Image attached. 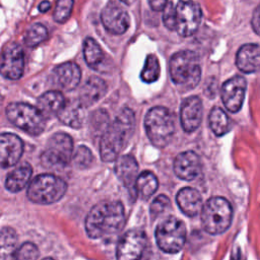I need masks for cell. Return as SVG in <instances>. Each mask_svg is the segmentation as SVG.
<instances>
[{
	"mask_svg": "<svg viewBox=\"0 0 260 260\" xmlns=\"http://www.w3.org/2000/svg\"><path fill=\"white\" fill-rule=\"evenodd\" d=\"M202 11L192 0H180L176 6V30L182 37H190L198 29Z\"/></svg>",
	"mask_w": 260,
	"mask_h": 260,
	"instance_id": "cell-10",
	"label": "cell"
},
{
	"mask_svg": "<svg viewBox=\"0 0 260 260\" xmlns=\"http://www.w3.org/2000/svg\"><path fill=\"white\" fill-rule=\"evenodd\" d=\"M23 152L22 140L13 133L0 134V167L9 168L17 164Z\"/></svg>",
	"mask_w": 260,
	"mask_h": 260,
	"instance_id": "cell-16",
	"label": "cell"
},
{
	"mask_svg": "<svg viewBox=\"0 0 260 260\" xmlns=\"http://www.w3.org/2000/svg\"><path fill=\"white\" fill-rule=\"evenodd\" d=\"M209 126L217 136L224 135L230 128V121L226 113L219 107H214L209 114Z\"/></svg>",
	"mask_w": 260,
	"mask_h": 260,
	"instance_id": "cell-29",
	"label": "cell"
},
{
	"mask_svg": "<svg viewBox=\"0 0 260 260\" xmlns=\"http://www.w3.org/2000/svg\"><path fill=\"white\" fill-rule=\"evenodd\" d=\"M73 164L79 169H86L93 162V155L89 148L84 145L78 146L75 153L72 154Z\"/></svg>",
	"mask_w": 260,
	"mask_h": 260,
	"instance_id": "cell-33",
	"label": "cell"
},
{
	"mask_svg": "<svg viewBox=\"0 0 260 260\" xmlns=\"http://www.w3.org/2000/svg\"><path fill=\"white\" fill-rule=\"evenodd\" d=\"M73 154V140L66 133H55L41 155L42 165L49 169L65 168Z\"/></svg>",
	"mask_w": 260,
	"mask_h": 260,
	"instance_id": "cell-8",
	"label": "cell"
},
{
	"mask_svg": "<svg viewBox=\"0 0 260 260\" xmlns=\"http://www.w3.org/2000/svg\"><path fill=\"white\" fill-rule=\"evenodd\" d=\"M101 20L105 28L114 35L124 34L130 25V18L127 11L113 1H110L102 10Z\"/></svg>",
	"mask_w": 260,
	"mask_h": 260,
	"instance_id": "cell-14",
	"label": "cell"
},
{
	"mask_svg": "<svg viewBox=\"0 0 260 260\" xmlns=\"http://www.w3.org/2000/svg\"><path fill=\"white\" fill-rule=\"evenodd\" d=\"M201 171V161L197 153L188 150L179 153L174 160V172L184 181L194 180Z\"/></svg>",
	"mask_w": 260,
	"mask_h": 260,
	"instance_id": "cell-18",
	"label": "cell"
},
{
	"mask_svg": "<svg viewBox=\"0 0 260 260\" xmlns=\"http://www.w3.org/2000/svg\"><path fill=\"white\" fill-rule=\"evenodd\" d=\"M121 2H123V3H125L126 5H131L132 3H134L136 0H120Z\"/></svg>",
	"mask_w": 260,
	"mask_h": 260,
	"instance_id": "cell-41",
	"label": "cell"
},
{
	"mask_svg": "<svg viewBox=\"0 0 260 260\" xmlns=\"http://www.w3.org/2000/svg\"><path fill=\"white\" fill-rule=\"evenodd\" d=\"M114 171L120 182L127 188L132 197H135V184L138 177V164L136 159L130 154L117 157Z\"/></svg>",
	"mask_w": 260,
	"mask_h": 260,
	"instance_id": "cell-15",
	"label": "cell"
},
{
	"mask_svg": "<svg viewBox=\"0 0 260 260\" xmlns=\"http://www.w3.org/2000/svg\"><path fill=\"white\" fill-rule=\"evenodd\" d=\"M106 91V82L98 76H91L82 85L78 101L84 108H87L100 101L105 95Z\"/></svg>",
	"mask_w": 260,
	"mask_h": 260,
	"instance_id": "cell-20",
	"label": "cell"
},
{
	"mask_svg": "<svg viewBox=\"0 0 260 260\" xmlns=\"http://www.w3.org/2000/svg\"><path fill=\"white\" fill-rule=\"evenodd\" d=\"M135 128V117L131 109L124 108L102 135L100 154L104 161H114L127 145Z\"/></svg>",
	"mask_w": 260,
	"mask_h": 260,
	"instance_id": "cell-1",
	"label": "cell"
},
{
	"mask_svg": "<svg viewBox=\"0 0 260 260\" xmlns=\"http://www.w3.org/2000/svg\"><path fill=\"white\" fill-rule=\"evenodd\" d=\"M84 109L78 100L65 102L57 117L63 124L72 128H79L84 120Z\"/></svg>",
	"mask_w": 260,
	"mask_h": 260,
	"instance_id": "cell-24",
	"label": "cell"
},
{
	"mask_svg": "<svg viewBox=\"0 0 260 260\" xmlns=\"http://www.w3.org/2000/svg\"><path fill=\"white\" fill-rule=\"evenodd\" d=\"M80 78V68L72 62H66L58 65L53 70L54 83L64 90L74 89L79 84Z\"/></svg>",
	"mask_w": 260,
	"mask_h": 260,
	"instance_id": "cell-19",
	"label": "cell"
},
{
	"mask_svg": "<svg viewBox=\"0 0 260 260\" xmlns=\"http://www.w3.org/2000/svg\"><path fill=\"white\" fill-rule=\"evenodd\" d=\"M50 8H51V3H50L49 1H47V0L41 2L40 5H39V10H40L41 12H46V11H48Z\"/></svg>",
	"mask_w": 260,
	"mask_h": 260,
	"instance_id": "cell-40",
	"label": "cell"
},
{
	"mask_svg": "<svg viewBox=\"0 0 260 260\" xmlns=\"http://www.w3.org/2000/svg\"><path fill=\"white\" fill-rule=\"evenodd\" d=\"M124 221V207L120 201H102L86 215L85 231L89 238L100 239L117 233Z\"/></svg>",
	"mask_w": 260,
	"mask_h": 260,
	"instance_id": "cell-2",
	"label": "cell"
},
{
	"mask_svg": "<svg viewBox=\"0 0 260 260\" xmlns=\"http://www.w3.org/2000/svg\"><path fill=\"white\" fill-rule=\"evenodd\" d=\"M202 114L203 107L201 100L196 95L187 98L182 103L180 112V120L183 130L187 133L195 131L201 123Z\"/></svg>",
	"mask_w": 260,
	"mask_h": 260,
	"instance_id": "cell-17",
	"label": "cell"
},
{
	"mask_svg": "<svg viewBox=\"0 0 260 260\" xmlns=\"http://www.w3.org/2000/svg\"><path fill=\"white\" fill-rule=\"evenodd\" d=\"M158 187V181L155 175L149 171H144L138 175L135 189L136 194H139L142 198L150 197Z\"/></svg>",
	"mask_w": 260,
	"mask_h": 260,
	"instance_id": "cell-28",
	"label": "cell"
},
{
	"mask_svg": "<svg viewBox=\"0 0 260 260\" xmlns=\"http://www.w3.org/2000/svg\"><path fill=\"white\" fill-rule=\"evenodd\" d=\"M176 200L182 212L188 216H196L202 209V197L200 193L194 188H182L178 192Z\"/></svg>",
	"mask_w": 260,
	"mask_h": 260,
	"instance_id": "cell-21",
	"label": "cell"
},
{
	"mask_svg": "<svg viewBox=\"0 0 260 260\" xmlns=\"http://www.w3.org/2000/svg\"><path fill=\"white\" fill-rule=\"evenodd\" d=\"M260 15H259V7H256L253 17H252V26L255 30L256 34H259V25H260V21H259Z\"/></svg>",
	"mask_w": 260,
	"mask_h": 260,
	"instance_id": "cell-38",
	"label": "cell"
},
{
	"mask_svg": "<svg viewBox=\"0 0 260 260\" xmlns=\"http://www.w3.org/2000/svg\"><path fill=\"white\" fill-rule=\"evenodd\" d=\"M171 206V202L168 196L166 195H158L156 196L151 204H150V215L151 218H156L158 217L160 214L165 213Z\"/></svg>",
	"mask_w": 260,
	"mask_h": 260,
	"instance_id": "cell-34",
	"label": "cell"
},
{
	"mask_svg": "<svg viewBox=\"0 0 260 260\" xmlns=\"http://www.w3.org/2000/svg\"><path fill=\"white\" fill-rule=\"evenodd\" d=\"M202 226L208 234L218 235L229 229L233 218V207L223 197L209 198L201 209Z\"/></svg>",
	"mask_w": 260,
	"mask_h": 260,
	"instance_id": "cell-5",
	"label": "cell"
},
{
	"mask_svg": "<svg viewBox=\"0 0 260 260\" xmlns=\"http://www.w3.org/2000/svg\"><path fill=\"white\" fill-rule=\"evenodd\" d=\"M83 56L86 64L93 70H100L106 57L100 45L92 38H86L84 40Z\"/></svg>",
	"mask_w": 260,
	"mask_h": 260,
	"instance_id": "cell-27",
	"label": "cell"
},
{
	"mask_svg": "<svg viewBox=\"0 0 260 260\" xmlns=\"http://www.w3.org/2000/svg\"><path fill=\"white\" fill-rule=\"evenodd\" d=\"M146 246V236L140 230L126 232L120 239L116 257L117 260H140Z\"/></svg>",
	"mask_w": 260,
	"mask_h": 260,
	"instance_id": "cell-11",
	"label": "cell"
},
{
	"mask_svg": "<svg viewBox=\"0 0 260 260\" xmlns=\"http://www.w3.org/2000/svg\"><path fill=\"white\" fill-rule=\"evenodd\" d=\"M6 116L14 126L30 135L41 134L46 126V119L37 107L25 103H10Z\"/></svg>",
	"mask_w": 260,
	"mask_h": 260,
	"instance_id": "cell-7",
	"label": "cell"
},
{
	"mask_svg": "<svg viewBox=\"0 0 260 260\" xmlns=\"http://www.w3.org/2000/svg\"><path fill=\"white\" fill-rule=\"evenodd\" d=\"M43 260H54L53 258H50V257H47V258H44Z\"/></svg>",
	"mask_w": 260,
	"mask_h": 260,
	"instance_id": "cell-42",
	"label": "cell"
},
{
	"mask_svg": "<svg viewBox=\"0 0 260 260\" xmlns=\"http://www.w3.org/2000/svg\"><path fill=\"white\" fill-rule=\"evenodd\" d=\"M259 46L257 44L243 45L236 56V65L244 73H253L259 69Z\"/></svg>",
	"mask_w": 260,
	"mask_h": 260,
	"instance_id": "cell-22",
	"label": "cell"
},
{
	"mask_svg": "<svg viewBox=\"0 0 260 260\" xmlns=\"http://www.w3.org/2000/svg\"><path fill=\"white\" fill-rule=\"evenodd\" d=\"M18 238L16 232L9 226L0 230V260H15Z\"/></svg>",
	"mask_w": 260,
	"mask_h": 260,
	"instance_id": "cell-26",
	"label": "cell"
},
{
	"mask_svg": "<svg viewBox=\"0 0 260 260\" xmlns=\"http://www.w3.org/2000/svg\"><path fill=\"white\" fill-rule=\"evenodd\" d=\"M24 69V53L18 44H11L0 57V74L10 80L19 79Z\"/></svg>",
	"mask_w": 260,
	"mask_h": 260,
	"instance_id": "cell-12",
	"label": "cell"
},
{
	"mask_svg": "<svg viewBox=\"0 0 260 260\" xmlns=\"http://www.w3.org/2000/svg\"><path fill=\"white\" fill-rule=\"evenodd\" d=\"M160 73V67L158 59L155 55L149 54L144 62L143 69L141 71L140 77L144 82L151 83L158 79Z\"/></svg>",
	"mask_w": 260,
	"mask_h": 260,
	"instance_id": "cell-30",
	"label": "cell"
},
{
	"mask_svg": "<svg viewBox=\"0 0 260 260\" xmlns=\"http://www.w3.org/2000/svg\"><path fill=\"white\" fill-rule=\"evenodd\" d=\"M149 6L154 11H161L166 4L168 3V0H147Z\"/></svg>",
	"mask_w": 260,
	"mask_h": 260,
	"instance_id": "cell-37",
	"label": "cell"
},
{
	"mask_svg": "<svg viewBox=\"0 0 260 260\" xmlns=\"http://www.w3.org/2000/svg\"><path fill=\"white\" fill-rule=\"evenodd\" d=\"M162 11V21L168 29L175 30L176 28V7L172 2H168L164 7Z\"/></svg>",
	"mask_w": 260,
	"mask_h": 260,
	"instance_id": "cell-36",
	"label": "cell"
},
{
	"mask_svg": "<svg viewBox=\"0 0 260 260\" xmlns=\"http://www.w3.org/2000/svg\"><path fill=\"white\" fill-rule=\"evenodd\" d=\"M38 257V247L30 242H25L20 247L17 248L15 260H37Z\"/></svg>",
	"mask_w": 260,
	"mask_h": 260,
	"instance_id": "cell-35",
	"label": "cell"
},
{
	"mask_svg": "<svg viewBox=\"0 0 260 260\" xmlns=\"http://www.w3.org/2000/svg\"><path fill=\"white\" fill-rule=\"evenodd\" d=\"M147 137L157 147H165L175 133V121L172 113L165 107L151 108L144 119Z\"/></svg>",
	"mask_w": 260,
	"mask_h": 260,
	"instance_id": "cell-4",
	"label": "cell"
},
{
	"mask_svg": "<svg viewBox=\"0 0 260 260\" xmlns=\"http://www.w3.org/2000/svg\"><path fill=\"white\" fill-rule=\"evenodd\" d=\"M74 0H57L53 18L58 23H64L71 15Z\"/></svg>",
	"mask_w": 260,
	"mask_h": 260,
	"instance_id": "cell-32",
	"label": "cell"
},
{
	"mask_svg": "<svg viewBox=\"0 0 260 260\" xmlns=\"http://www.w3.org/2000/svg\"><path fill=\"white\" fill-rule=\"evenodd\" d=\"M170 76L172 81L182 87L190 90L197 86L201 78V67L198 55L189 50L175 53L170 60Z\"/></svg>",
	"mask_w": 260,
	"mask_h": 260,
	"instance_id": "cell-3",
	"label": "cell"
},
{
	"mask_svg": "<svg viewBox=\"0 0 260 260\" xmlns=\"http://www.w3.org/2000/svg\"><path fill=\"white\" fill-rule=\"evenodd\" d=\"M48 38L47 27L41 23H36L31 25L24 37V43L27 47H36L43 43Z\"/></svg>",
	"mask_w": 260,
	"mask_h": 260,
	"instance_id": "cell-31",
	"label": "cell"
},
{
	"mask_svg": "<svg viewBox=\"0 0 260 260\" xmlns=\"http://www.w3.org/2000/svg\"><path fill=\"white\" fill-rule=\"evenodd\" d=\"M67 185L63 179L51 174L37 176L28 185L27 198L37 204H52L66 193Z\"/></svg>",
	"mask_w": 260,
	"mask_h": 260,
	"instance_id": "cell-6",
	"label": "cell"
},
{
	"mask_svg": "<svg viewBox=\"0 0 260 260\" xmlns=\"http://www.w3.org/2000/svg\"><path fill=\"white\" fill-rule=\"evenodd\" d=\"M246 87L247 82L241 75L233 76L222 84L220 96L226 110L236 113L242 108Z\"/></svg>",
	"mask_w": 260,
	"mask_h": 260,
	"instance_id": "cell-13",
	"label": "cell"
},
{
	"mask_svg": "<svg viewBox=\"0 0 260 260\" xmlns=\"http://www.w3.org/2000/svg\"><path fill=\"white\" fill-rule=\"evenodd\" d=\"M156 244L166 253L179 252L186 241V226L184 222L174 216H169L157 224L155 230Z\"/></svg>",
	"mask_w": 260,
	"mask_h": 260,
	"instance_id": "cell-9",
	"label": "cell"
},
{
	"mask_svg": "<svg viewBox=\"0 0 260 260\" xmlns=\"http://www.w3.org/2000/svg\"><path fill=\"white\" fill-rule=\"evenodd\" d=\"M32 174V169L29 164L22 162L14 168L6 177L5 188L9 192H19L29 182Z\"/></svg>",
	"mask_w": 260,
	"mask_h": 260,
	"instance_id": "cell-25",
	"label": "cell"
},
{
	"mask_svg": "<svg viewBox=\"0 0 260 260\" xmlns=\"http://www.w3.org/2000/svg\"><path fill=\"white\" fill-rule=\"evenodd\" d=\"M65 98L58 90H49L43 93L37 101V109L41 112L44 118L57 116L59 111L65 104Z\"/></svg>",
	"mask_w": 260,
	"mask_h": 260,
	"instance_id": "cell-23",
	"label": "cell"
},
{
	"mask_svg": "<svg viewBox=\"0 0 260 260\" xmlns=\"http://www.w3.org/2000/svg\"><path fill=\"white\" fill-rule=\"evenodd\" d=\"M140 260H159V258H158V256H157L155 253H153L152 251H147V252H146V251L144 250V252H143V254H142Z\"/></svg>",
	"mask_w": 260,
	"mask_h": 260,
	"instance_id": "cell-39",
	"label": "cell"
}]
</instances>
